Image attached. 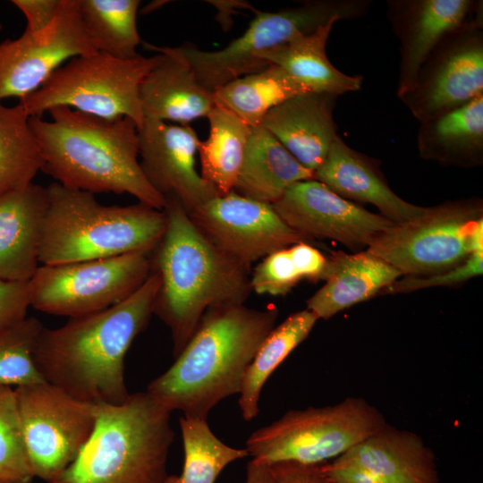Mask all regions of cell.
<instances>
[{"instance_id":"1","label":"cell","mask_w":483,"mask_h":483,"mask_svg":"<svg viewBox=\"0 0 483 483\" xmlns=\"http://www.w3.org/2000/svg\"><path fill=\"white\" fill-rule=\"evenodd\" d=\"M160 285L151 270L145 283L123 301L104 310L43 327L33 359L42 378L70 395L94 404H120L129 394L125 355L153 314Z\"/></svg>"},{"instance_id":"2","label":"cell","mask_w":483,"mask_h":483,"mask_svg":"<svg viewBox=\"0 0 483 483\" xmlns=\"http://www.w3.org/2000/svg\"><path fill=\"white\" fill-rule=\"evenodd\" d=\"M165 198L166 228L150 254L160 280L153 314L169 327L176 357L208 309L242 305L252 290L250 268L216 247L175 197Z\"/></svg>"},{"instance_id":"3","label":"cell","mask_w":483,"mask_h":483,"mask_svg":"<svg viewBox=\"0 0 483 483\" xmlns=\"http://www.w3.org/2000/svg\"><path fill=\"white\" fill-rule=\"evenodd\" d=\"M47 113L50 120L30 118L42 154L43 173L69 189L92 194L127 193L163 210L165 198L150 185L140 165L134 121L105 119L67 106Z\"/></svg>"},{"instance_id":"4","label":"cell","mask_w":483,"mask_h":483,"mask_svg":"<svg viewBox=\"0 0 483 483\" xmlns=\"http://www.w3.org/2000/svg\"><path fill=\"white\" fill-rule=\"evenodd\" d=\"M277 316L275 309L243 304L208 309L174 363L146 392L171 411L207 419L220 401L240 393L245 371Z\"/></svg>"},{"instance_id":"5","label":"cell","mask_w":483,"mask_h":483,"mask_svg":"<svg viewBox=\"0 0 483 483\" xmlns=\"http://www.w3.org/2000/svg\"><path fill=\"white\" fill-rule=\"evenodd\" d=\"M47 190L40 265L107 258L132 252L151 253L165 231V212L140 202L106 206L98 202L95 194L55 182Z\"/></svg>"},{"instance_id":"6","label":"cell","mask_w":483,"mask_h":483,"mask_svg":"<svg viewBox=\"0 0 483 483\" xmlns=\"http://www.w3.org/2000/svg\"><path fill=\"white\" fill-rule=\"evenodd\" d=\"M97 405L94 429L60 483H164L172 411L147 392Z\"/></svg>"},{"instance_id":"7","label":"cell","mask_w":483,"mask_h":483,"mask_svg":"<svg viewBox=\"0 0 483 483\" xmlns=\"http://www.w3.org/2000/svg\"><path fill=\"white\" fill-rule=\"evenodd\" d=\"M369 0H311L274 12H257L248 29L225 47L204 51L191 44L171 47L193 70L209 91L268 64L264 57L294 38L309 34L332 20L350 21L364 16Z\"/></svg>"},{"instance_id":"8","label":"cell","mask_w":483,"mask_h":483,"mask_svg":"<svg viewBox=\"0 0 483 483\" xmlns=\"http://www.w3.org/2000/svg\"><path fill=\"white\" fill-rule=\"evenodd\" d=\"M158 57L139 55L123 60L99 52L76 56L19 103L30 117L67 106L105 119L128 117L139 129L145 121L140 88Z\"/></svg>"},{"instance_id":"9","label":"cell","mask_w":483,"mask_h":483,"mask_svg":"<svg viewBox=\"0 0 483 483\" xmlns=\"http://www.w3.org/2000/svg\"><path fill=\"white\" fill-rule=\"evenodd\" d=\"M367 250L402 275L451 269L483 251V201L470 197L428 207L420 216L382 232Z\"/></svg>"},{"instance_id":"10","label":"cell","mask_w":483,"mask_h":483,"mask_svg":"<svg viewBox=\"0 0 483 483\" xmlns=\"http://www.w3.org/2000/svg\"><path fill=\"white\" fill-rule=\"evenodd\" d=\"M386 424L383 415L364 399L349 397L333 406L287 411L251 433L246 450L268 464H319L337 458Z\"/></svg>"},{"instance_id":"11","label":"cell","mask_w":483,"mask_h":483,"mask_svg":"<svg viewBox=\"0 0 483 483\" xmlns=\"http://www.w3.org/2000/svg\"><path fill=\"white\" fill-rule=\"evenodd\" d=\"M151 253L39 265L29 281L30 307L72 318L108 309L131 295L151 274Z\"/></svg>"},{"instance_id":"12","label":"cell","mask_w":483,"mask_h":483,"mask_svg":"<svg viewBox=\"0 0 483 483\" xmlns=\"http://www.w3.org/2000/svg\"><path fill=\"white\" fill-rule=\"evenodd\" d=\"M13 389L33 474L60 483L94 429L97 405L46 381Z\"/></svg>"},{"instance_id":"13","label":"cell","mask_w":483,"mask_h":483,"mask_svg":"<svg viewBox=\"0 0 483 483\" xmlns=\"http://www.w3.org/2000/svg\"><path fill=\"white\" fill-rule=\"evenodd\" d=\"M483 95V14L448 35L400 97L421 123Z\"/></svg>"},{"instance_id":"14","label":"cell","mask_w":483,"mask_h":483,"mask_svg":"<svg viewBox=\"0 0 483 483\" xmlns=\"http://www.w3.org/2000/svg\"><path fill=\"white\" fill-rule=\"evenodd\" d=\"M187 213L216 247L248 268L275 250L309 242L292 230L271 204L233 191Z\"/></svg>"},{"instance_id":"15","label":"cell","mask_w":483,"mask_h":483,"mask_svg":"<svg viewBox=\"0 0 483 483\" xmlns=\"http://www.w3.org/2000/svg\"><path fill=\"white\" fill-rule=\"evenodd\" d=\"M272 206L308 242L329 239L354 252L367 250L394 224L343 198L316 179L295 182Z\"/></svg>"},{"instance_id":"16","label":"cell","mask_w":483,"mask_h":483,"mask_svg":"<svg viewBox=\"0 0 483 483\" xmlns=\"http://www.w3.org/2000/svg\"><path fill=\"white\" fill-rule=\"evenodd\" d=\"M96 52L82 25L79 1L62 0L47 35L37 37L24 30L19 38L0 43V101L27 97L70 59Z\"/></svg>"},{"instance_id":"17","label":"cell","mask_w":483,"mask_h":483,"mask_svg":"<svg viewBox=\"0 0 483 483\" xmlns=\"http://www.w3.org/2000/svg\"><path fill=\"white\" fill-rule=\"evenodd\" d=\"M324 470L333 483H438L436 457L418 435L386 424Z\"/></svg>"},{"instance_id":"18","label":"cell","mask_w":483,"mask_h":483,"mask_svg":"<svg viewBox=\"0 0 483 483\" xmlns=\"http://www.w3.org/2000/svg\"><path fill=\"white\" fill-rule=\"evenodd\" d=\"M138 133L140 165L162 196L175 197L190 212L219 195L196 170L199 140L192 127L146 118Z\"/></svg>"},{"instance_id":"19","label":"cell","mask_w":483,"mask_h":483,"mask_svg":"<svg viewBox=\"0 0 483 483\" xmlns=\"http://www.w3.org/2000/svg\"><path fill=\"white\" fill-rule=\"evenodd\" d=\"M482 1L392 0L387 17L400 42L397 96L414 89L423 64L451 33L483 14Z\"/></svg>"},{"instance_id":"20","label":"cell","mask_w":483,"mask_h":483,"mask_svg":"<svg viewBox=\"0 0 483 483\" xmlns=\"http://www.w3.org/2000/svg\"><path fill=\"white\" fill-rule=\"evenodd\" d=\"M314 179L348 200L372 204L396 224L417 218L428 208L398 196L382 173L380 162L352 148L339 136L314 172Z\"/></svg>"},{"instance_id":"21","label":"cell","mask_w":483,"mask_h":483,"mask_svg":"<svg viewBox=\"0 0 483 483\" xmlns=\"http://www.w3.org/2000/svg\"><path fill=\"white\" fill-rule=\"evenodd\" d=\"M337 97L323 92L297 95L271 109L260 126L301 165L315 172L338 137L333 115Z\"/></svg>"},{"instance_id":"22","label":"cell","mask_w":483,"mask_h":483,"mask_svg":"<svg viewBox=\"0 0 483 483\" xmlns=\"http://www.w3.org/2000/svg\"><path fill=\"white\" fill-rule=\"evenodd\" d=\"M147 49L158 54V61L140 88L143 115L177 124L207 117L215 106L213 92L203 87L190 64L171 47L144 42Z\"/></svg>"},{"instance_id":"23","label":"cell","mask_w":483,"mask_h":483,"mask_svg":"<svg viewBox=\"0 0 483 483\" xmlns=\"http://www.w3.org/2000/svg\"><path fill=\"white\" fill-rule=\"evenodd\" d=\"M47 187L31 183L0 197V278L28 282L38 267Z\"/></svg>"},{"instance_id":"24","label":"cell","mask_w":483,"mask_h":483,"mask_svg":"<svg viewBox=\"0 0 483 483\" xmlns=\"http://www.w3.org/2000/svg\"><path fill=\"white\" fill-rule=\"evenodd\" d=\"M325 284L307 301L318 319H328L357 303L378 295L402 275L367 250L333 251L327 257Z\"/></svg>"},{"instance_id":"25","label":"cell","mask_w":483,"mask_h":483,"mask_svg":"<svg viewBox=\"0 0 483 483\" xmlns=\"http://www.w3.org/2000/svg\"><path fill=\"white\" fill-rule=\"evenodd\" d=\"M417 146L425 160L462 168L483 164V95L420 123Z\"/></svg>"},{"instance_id":"26","label":"cell","mask_w":483,"mask_h":483,"mask_svg":"<svg viewBox=\"0 0 483 483\" xmlns=\"http://www.w3.org/2000/svg\"><path fill=\"white\" fill-rule=\"evenodd\" d=\"M314 179V172L294 157L262 126L252 128L233 191L274 204L295 182Z\"/></svg>"},{"instance_id":"27","label":"cell","mask_w":483,"mask_h":483,"mask_svg":"<svg viewBox=\"0 0 483 483\" xmlns=\"http://www.w3.org/2000/svg\"><path fill=\"white\" fill-rule=\"evenodd\" d=\"M337 21L332 20L313 32L294 38L273 50L264 60L281 67L312 92L339 97L360 90L363 77L342 72L331 64L326 53L327 39Z\"/></svg>"},{"instance_id":"28","label":"cell","mask_w":483,"mask_h":483,"mask_svg":"<svg viewBox=\"0 0 483 483\" xmlns=\"http://www.w3.org/2000/svg\"><path fill=\"white\" fill-rule=\"evenodd\" d=\"M312 92L281 67L239 77L213 91L214 105L236 115L250 128L261 125L274 107L297 95Z\"/></svg>"},{"instance_id":"29","label":"cell","mask_w":483,"mask_h":483,"mask_svg":"<svg viewBox=\"0 0 483 483\" xmlns=\"http://www.w3.org/2000/svg\"><path fill=\"white\" fill-rule=\"evenodd\" d=\"M207 118L208 137L199 140L197 149L200 175L220 196L225 195L237 183L252 128L230 111L216 106Z\"/></svg>"},{"instance_id":"30","label":"cell","mask_w":483,"mask_h":483,"mask_svg":"<svg viewBox=\"0 0 483 483\" xmlns=\"http://www.w3.org/2000/svg\"><path fill=\"white\" fill-rule=\"evenodd\" d=\"M318 320L307 309L294 312L274 327L261 342L245 371L239 393V407L246 421L258 416L259 395L267 378L308 337Z\"/></svg>"},{"instance_id":"31","label":"cell","mask_w":483,"mask_h":483,"mask_svg":"<svg viewBox=\"0 0 483 483\" xmlns=\"http://www.w3.org/2000/svg\"><path fill=\"white\" fill-rule=\"evenodd\" d=\"M30 118L20 103L7 106L0 101V197L28 187L42 169Z\"/></svg>"},{"instance_id":"32","label":"cell","mask_w":483,"mask_h":483,"mask_svg":"<svg viewBox=\"0 0 483 483\" xmlns=\"http://www.w3.org/2000/svg\"><path fill=\"white\" fill-rule=\"evenodd\" d=\"M85 32L97 52L132 59L141 43L137 29L139 0H78Z\"/></svg>"},{"instance_id":"33","label":"cell","mask_w":483,"mask_h":483,"mask_svg":"<svg viewBox=\"0 0 483 483\" xmlns=\"http://www.w3.org/2000/svg\"><path fill=\"white\" fill-rule=\"evenodd\" d=\"M184 464L181 475H168L164 483H215L225 466L249 455L231 447L211 431L207 419L183 415L179 419Z\"/></svg>"},{"instance_id":"34","label":"cell","mask_w":483,"mask_h":483,"mask_svg":"<svg viewBox=\"0 0 483 483\" xmlns=\"http://www.w3.org/2000/svg\"><path fill=\"white\" fill-rule=\"evenodd\" d=\"M42 323L34 317L0 333V386H21L45 381L33 353Z\"/></svg>"},{"instance_id":"35","label":"cell","mask_w":483,"mask_h":483,"mask_svg":"<svg viewBox=\"0 0 483 483\" xmlns=\"http://www.w3.org/2000/svg\"><path fill=\"white\" fill-rule=\"evenodd\" d=\"M34 478L14 389L0 386V483H30Z\"/></svg>"},{"instance_id":"36","label":"cell","mask_w":483,"mask_h":483,"mask_svg":"<svg viewBox=\"0 0 483 483\" xmlns=\"http://www.w3.org/2000/svg\"><path fill=\"white\" fill-rule=\"evenodd\" d=\"M483 251L470 254L458 266L439 273L424 275H402L380 292V295L408 293L426 288L454 286L481 275Z\"/></svg>"},{"instance_id":"37","label":"cell","mask_w":483,"mask_h":483,"mask_svg":"<svg viewBox=\"0 0 483 483\" xmlns=\"http://www.w3.org/2000/svg\"><path fill=\"white\" fill-rule=\"evenodd\" d=\"M300 281L289 250L284 248L263 258L250 276V287L258 294L285 295Z\"/></svg>"},{"instance_id":"38","label":"cell","mask_w":483,"mask_h":483,"mask_svg":"<svg viewBox=\"0 0 483 483\" xmlns=\"http://www.w3.org/2000/svg\"><path fill=\"white\" fill-rule=\"evenodd\" d=\"M29 307V281L0 278V333L23 321L27 318Z\"/></svg>"},{"instance_id":"39","label":"cell","mask_w":483,"mask_h":483,"mask_svg":"<svg viewBox=\"0 0 483 483\" xmlns=\"http://www.w3.org/2000/svg\"><path fill=\"white\" fill-rule=\"evenodd\" d=\"M26 19L25 30L37 37L52 29L60 13L62 0H12Z\"/></svg>"},{"instance_id":"40","label":"cell","mask_w":483,"mask_h":483,"mask_svg":"<svg viewBox=\"0 0 483 483\" xmlns=\"http://www.w3.org/2000/svg\"><path fill=\"white\" fill-rule=\"evenodd\" d=\"M288 250L301 280L318 282L324 279L328 259L321 251L306 242L295 243Z\"/></svg>"},{"instance_id":"41","label":"cell","mask_w":483,"mask_h":483,"mask_svg":"<svg viewBox=\"0 0 483 483\" xmlns=\"http://www.w3.org/2000/svg\"><path fill=\"white\" fill-rule=\"evenodd\" d=\"M269 465L275 483H333L324 470V463L280 462Z\"/></svg>"},{"instance_id":"42","label":"cell","mask_w":483,"mask_h":483,"mask_svg":"<svg viewBox=\"0 0 483 483\" xmlns=\"http://www.w3.org/2000/svg\"><path fill=\"white\" fill-rule=\"evenodd\" d=\"M245 483H275L270 465L263 460L253 458L247 465Z\"/></svg>"},{"instance_id":"43","label":"cell","mask_w":483,"mask_h":483,"mask_svg":"<svg viewBox=\"0 0 483 483\" xmlns=\"http://www.w3.org/2000/svg\"><path fill=\"white\" fill-rule=\"evenodd\" d=\"M2 29H3V25H2V23L0 22V31L2 30Z\"/></svg>"}]
</instances>
